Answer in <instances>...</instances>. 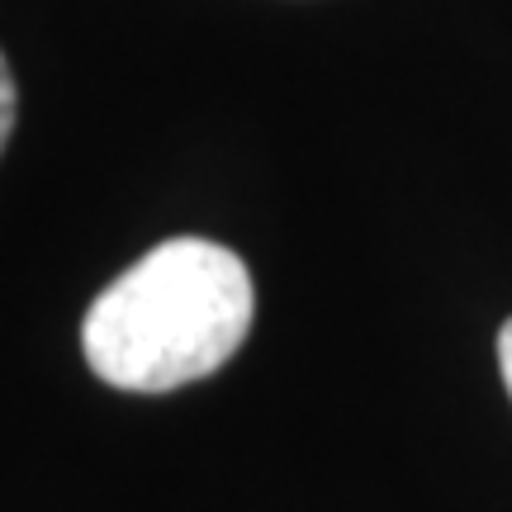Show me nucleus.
I'll list each match as a JSON object with an SVG mask.
<instances>
[{"label":"nucleus","instance_id":"f257e3e1","mask_svg":"<svg viewBox=\"0 0 512 512\" xmlns=\"http://www.w3.org/2000/svg\"><path fill=\"white\" fill-rule=\"evenodd\" d=\"M256 290L238 252L171 238L133 261L86 309L81 351L128 394H166L228 366L252 332Z\"/></svg>","mask_w":512,"mask_h":512},{"label":"nucleus","instance_id":"f03ea898","mask_svg":"<svg viewBox=\"0 0 512 512\" xmlns=\"http://www.w3.org/2000/svg\"><path fill=\"white\" fill-rule=\"evenodd\" d=\"M10 128H15V76H10V62L0 53V152L10 143Z\"/></svg>","mask_w":512,"mask_h":512},{"label":"nucleus","instance_id":"7ed1b4c3","mask_svg":"<svg viewBox=\"0 0 512 512\" xmlns=\"http://www.w3.org/2000/svg\"><path fill=\"white\" fill-rule=\"evenodd\" d=\"M498 370H503V384H508V399H512V318L498 332Z\"/></svg>","mask_w":512,"mask_h":512}]
</instances>
